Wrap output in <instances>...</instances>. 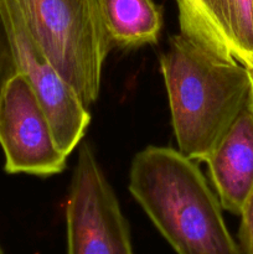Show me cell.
Returning <instances> with one entry per match:
<instances>
[{
	"mask_svg": "<svg viewBox=\"0 0 253 254\" xmlns=\"http://www.w3.org/2000/svg\"><path fill=\"white\" fill-rule=\"evenodd\" d=\"M66 254H134L129 226L93 150L83 144L66 202Z\"/></svg>",
	"mask_w": 253,
	"mask_h": 254,
	"instance_id": "cell-4",
	"label": "cell"
},
{
	"mask_svg": "<svg viewBox=\"0 0 253 254\" xmlns=\"http://www.w3.org/2000/svg\"><path fill=\"white\" fill-rule=\"evenodd\" d=\"M97 5L112 46L134 49L158 42L163 14L154 0H97Z\"/></svg>",
	"mask_w": 253,
	"mask_h": 254,
	"instance_id": "cell-9",
	"label": "cell"
},
{
	"mask_svg": "<svg viewBox=\"0 0 253 254\" xmlns=\"http://www.w3.org/2000/svg\"><path fill=\"white\" fill-rule=\"evenodd\" d=\"M19 72L14 47L0 12V99L10 79Z\"/></svg>",
	"mask_w": 253,
	"mask_h": 254,
	"instance_id": "cell-10",
	"label": "cell"
},
{
	"mask_svg": "<svg viewBox=\"0 0 253 254\" xmlns=\"http://www.w3.org/2000/svg\"><path fill=\"white\" fill-rule=\"evenodd\" d=\"M222 208L240 216L253 190V92L205 160Z\"/></svg>",
	"mask_w": 253,
	"mask_h": 254,
	"instance_id": "cell-8",
	"label": "cell"
},
{
	"mask_svg": "<svg viewBox=\"0 0 253 254\" xmlns=\"http://www.w3.org/2000/svg\"><path fill=\"white\" fill-rule=\"evenodd\" d=\"M160 69L178 150L205 163L248 99L253 71L210 54L181 34L171 37Z\"/></svg>",
	"mask_w": 253,
	"mask_h": 254,
	"instance_id": "cell-2",
	"label": "cell"
},
{
	"mask_svg": "<svg viewBox=\"0 0 253 254\" xmlns=\"http://www.w3.org/2000/svg\"><path fill=\"white\" fill-rule=\"evenodd\" d=\"M129 191L178 254H242L200 168L179 150L148 146L129 173Z\"/></svg>",
	"mask_w": 253,
	"mask_h": 254,
	"instance_id": "cell-1",
	"label": "cell"
},
{
	"mask_svg": "<svg viewBox=\"0 0 253 254\" xmlns=\"http://www.w3.org/2000/svg\"><path fill=\"white\" fill-rule=\"evenodd\" d=\"M86 108L97 101L112 47L97 0H9Z\"/></svg>",
	"mask_w": 253,
	"mask_h": 254,
	"instance_id": "cell-3",
	"label": "cell"
},
{
	"mask_svg": "<svg viewBox=\"0 0 253 254\" xmlns=\"http://www.w3.org/2000/svg\"><path fill=\"white\" fill-rule=\"evenodd\" d=\"M252 92H253V72H252Z\"/></svg>",
	"mask_w": 253,
	"mask_h": 254,
	"instance_id": "cell-12",
	"label": "cell"
},
{
	"mask_svg": "<svg viewBox=\"0 0 253 254\" xmlns=\"http://www.w3.org/2000/svg\"><path fill=\"white\" fill-rule=\"evenodd\" d=\"M240 226V242L245 254H253V190L243 205Z\"/></svg>",
	"mask_w": 253,
	"mask_h": 254,
	"instance_id": "cell-11",
	"label": "cell"
},
{
	"mask_svg": "<svg viewBox=\"0 0 253 254\" xmlns=\"http://www.w3.org/2000/svg\"><path fill=\"white\" fill-rule=\"evenodd\" d=\"M0 254H1V248H0Z\"/></svg>",
	"mask_w": 253,
	"mask_h": 254,
	"instance_id": "cell-13",
	"label": "cell"
},
{
	"mask_svg": "<svg viewBox=\"0 0 253 254\" xmlns=\"http://www.w3.org/2000/svg\"><path fill=\"white\" fill-rule=\"evenodd\" d=\"M0 146L9 174L50 176L66 168L50 119L29 79L17 72L0 99Z\"/></svg>",
	"mask_w": 253,
	"mask_h": 254,
	"instance_id": "cell-5",
	"label": "cell"
},
{
	"mask_svg": "<svg viewBox=\"0 0 253 254\" xmlns=\"http://www.w3.org/2000/svg\"><path fill=\"white\" fill-rule=\"evenodd\" d=\"M0 12L11 39L19 72L31 83L49 117L57 145L68 156L86 133L91 121L88 108L55 68L9 0H0Z\"/></svg>",
	"mask_w": 253,
	"mask_h": 254,
	"instance_id": "cell-6",
	"label": "cell"
},
{
	"mask_svg": "<svg viewBox=\"0 0 253 254\" xmlns=\"http://www.w3.org/2000/svg\"><path fill=\"white\" fill-rule=\"evenodd\" d=\"M180 34L253 71V0H175Z\"/></svg>",
	"mask_w": 253,
	"mask_h": 254,
	"instance_id": "cell-7",
	"label": "cell"
}]
</instances>
